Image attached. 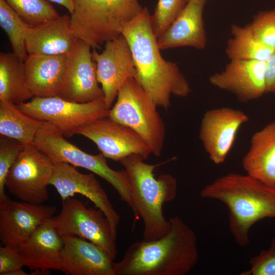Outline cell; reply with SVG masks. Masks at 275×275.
<instances>
[{
	"mask_svg": "<svg viewBox=\"0 0 275 275\" xmlns=\"http://www.w3.org/2000/svg\"><path fill=\"white\" fill-rule=\"evenodd\" d=\"M57 208L11 199L0 200V240L4 245L17 247L53 216Z\"/></svg>",
	"mask_w": 275,
	"mask_h": 275,
	"instance_id": "cell-15",
	"label": "cell"
},
{
	"mask_svg": "<svg viewBox=\"0 0 275 275\" xmlns=\"http://www.w3.org/2000/svg\"><path fill=\"white\" fill-rule=\"evenodd\" d=\"M186 3L185 0H158L150 16L151 27L157 38L178 16Z\"/></svg>",
	"mask_w": 275,
	"mask_h": 275,
	"instance_id": "cell-29",
	"label": "cell"
},
{
	"mask_svg": "<svg viewBox=\"0 0 275 275\" xmlns=\"http://www.w3.org/2000/svg\"><path fill=\"white\" fill-rule=\"evenodd\" d=\"M207 0H189L164 32L157 38L161 49L189 46L206 47L207 39L203 12Z\"/></svg>",
	"mask_w": 275,
	"mask_h": 275,
	"instance_id": "cell-20",
	"label": "cell"
},
{
	"mask_svg": "<svg viewBox=\"0 0 275 275\" xmlns=\"http://www.w3.org/2000/svg\"><path fill=\"white\" fill-rule=\"evenodd\" d=\"M266 62L230 60L225 69L211 75V85L233 94L237 99L246 102L266 93Z\"/></svg>",
	"mask_w": 275,
	"mask_h": 275,
	"instance_id": "cell-17",
	"label": "cell"
},
{
	"mask_svg": "<svg viewBox=\"0 0 275 275\" xmlns=\"http://www.w3.org/2000/svg\"><path fill=\"white\" fill-rule=\"evenodd\" d=\"M249 263L250 269L241 272L240 275H275V237L268 249L252 257Z\"/></svg>",
	"mask_w": 275,
	"mask_h": 275,
	"instance_id": "cell-32",
	"label": "cell"
},
{
	"mask_svg": "<svg viewBox=\"0 0 275 275\" xmlns=\"http://www.w3.org/2000/svg\"><path fill=\"white\" fill-rule=\"evenodd\" d=\"M150 95L134 78L127 80L110 109L108 117L135 131L150 148L152 154L160 156L166 136L164 124Z\"/></svg>",
	"mask_w": 275,
	"mask_h": 275,
	"instance_id": "cell-7",
	"label": "cell"
},
{
	"mask_svg": "<svg viewBox=\"0 0 275 275\" xmlns=\"http://www.w3.org/2000/svg\"><path fill=\"white\" fill-rule=\"evenodd\" d=\"M66 54H28L24 61L28 87L34 97L58 96L63 79Z\"/></svg>",
	"mask_w": 275,
	"mask_h": 275,
	"instance_id": "cell-23",
	"label": "cell"
},
{
	"mask_svg": "<svg viewBox=\"0 0 275 275\" xmlns=\"http://www.w3.org/2000/svg\"><path fill=\"white\" fill-rule=\"evenodd\" d=\"M249 25L260 41L275 51V9L259 12Z\"/></svg>",
	"mask_w": 275,
	"mask_h": 275,
	"instance_id": "cell-31",
	"label": "cell"
},
{
	"mask_svg": "<svg viewBox=\"0 0 275 275\" xmlns=\"http://www.w3.org/2000/svg\"><path fill=\"white\" fill-rule=\"evenodd\" d=\"M202 198L224 203L229 211V227L240 246L250 242L251 227L265 218H275V187L248 175L229 173L207 184Z\"/></svg>",
	"mask_w": 275,
	"mask_h": 275,
	"instance_id": "cell-3",
	"label": "cell"
},
{
	"mask_svg": "<svg viewBox=\"0 0 275 275\" xmlns=\"http://www.w3.org/2000/svg\"><path fill=\"white\" fill-rule=\"evenodd\" d=\"M62 237V271L71 275H114V260L100 247L76 236Z\"/></svg>",
	"mask_w": 275,
	"mask_h": 275,
	"instance_id": "cell-19",
	"label": "cell"
},
{
	"mask_svg": "<svg viewBox=\"0 0 275 275\" xmlns=\"http://www.w3.org/2000/svg\"><path fill=\"white\" fill-rule=\"evenodd\" d=\"M65 137L56 126L48 122H43L34 144L54 164L68 163L75 167L85 169L101 177L115 188L121 200L132 210L131 184L127 171L125 169L119 171L112 169L101 153L92 155L86 153Z\"/></svg>",
	"mask_w": 275,
	"mask_h": 275,
	"instance_id": "cell-6",
	"label": "cell"
},
{
	"mask_svg": "<svg viewBox=\"0 0 275 275\" xmlns=\"http://www.w3.org/2000/svg\"><path fill=\"white\" fill-rule=\"evenodd\" d=\"M0 25L8 36L12 52L19 59L24 61L28 55L26 35L30 27L5 0H0Z\"/></svg>",
	"mask_w": 275,
	"mask_h": 275,
	"instance_id": "cell-27",
	"label": "cell"
},
{
	"mask_svg": "<svg viewBox=\"0 0 275 275\" xmlns=\"http://www.w3.org/2000/svg\"><path fill=\"white\" fill-rule=\"evenodd\" d=\"M73 1L72 29L92 49L120 36L123 27L144 9L139 0Z\"/></svg>",
	"mask_w": 275,
	"mask_h": 275,
	"instance_id": "cell-5",
	"label": "cell"
},
{
	"mask_svg": "<svg viewBox=\"0 0 275 275\" xmlns=\"http://www.w3.org/2000/svg\"><path fill=\"white\" fill-rule=\"evenodd\" d=\"M54 166L34 143L24 145L8 173L5 187L22 201L42 204L49 198Z\"/></svg>",
	"mask_w": 275,
	"mask_h": 275,
	"instance_id": "cell-10",
	"label": "cell"
},
{
	"mask_svg": "<svg viewBox=\"0 0 275 275\" xmlns=\"http://www.w3.org/2000/svg\"><path fill=\"white\" fill-rule=\"evenodd\" d=\"M95 208L70 197L62 201L61 212L51 220L62 237L73 235L88 240L114 260L118 253L116 238L104 213Z\"/></svg>",
	"mask_w": 275,
	"mask_h": 275,
	"instance_id": "cell-9",
	"label": "cell"
},
{
	"mask_svg": "<svg viewBox=\"0 0 275 275\" xmlns=\"http://www.w3.org/2000/svg\"><path fill=\"white\" fill-rule=\"evenodd\" d=\"M63 237L51 218L40 226L24 242L16 247L23 263L31 271H62Z\"/></svg>",
	"mask_w": 275,
	"mask_h": 275,
	"instance_id": "cell-18",
	"label": "cell"
},
{
	"mask_svg": "<svg viewBox=\"0 0 275 275\" xmlns=\"http://www.w3.org/2000/svg\"><path fill=\"white\" fill-rule=\"evenodd\" d=\"M144 160L141 155L132 154L119 162L129 176L134 217L143 222V240H153L164 236L171 229L163 205L176 198L177 182L169 174L155 178L154 172L160 164H148Z\"/></svg>",
	"mask_w": 275,
	"mask_h": 275,
	"instance_id": "cell-4",
	"label": "cell"
},
{
	"mask_svg": "<svg viewBox=\"0 0 275 275\" xmlns=\"http://www.w3.org/2000/svg\"><path fill=\"white\" fill-rule=\"evenodd\" d=\"M242 165L246 174L275 187V122L253 134Z\"/></svg>",
	"mask_w": 275,
	"mask_h": 275,
	"instance_id": "cell-22",
	"label": "cell"
},
{
	"mask_svg": "<svg viewBox=\"0 0 275 275\" xmlns=\"http://www.w3.org/2000/svg\"><path fill=\"white\" fill-rule=\"evenodd\" d=\"M34 97L28 85L24 61L13 52L0 53V101L15 104Z\"/></svg>",
	"mask_w": 275,
	"mask_h": 275,
	"instance_id": "cell-24",
	"label": "cell"
},
{
	"mask_svg": "<svg viewBox=\"0 0 275 275\" xmlns=\"http://www.w3.org/2000/svg\"><path fill=\"white\" fill-rule=\"evenodd\" d=\"M248 121L249 117L244 112L229 107L210 109L204 113L199 139L214 163L225 162L239 130Z\"/></svg>",
	"mask_w": 275,
	"mask_h": 275,
	"instance_id": "cell-14",
	"label": "cell"
},
{
	"mask_svg": "<svg viewBox=\"0 0 275 275\" xmlns=\"http://www.w3.org/2000/svg\"><path fill=\"white\" fill-rule=\"evenodd\" d=\"M28 116L56 126L67 138L77 134L85 125L109 116L110 109L103 97L85 103L75 102L57 96L33 97L31 100L16 104Z\"/></svg>",
	"mask_w": 275,
	"mask_h": 275,
	"instance_id": "cell-8",
	"label": "cell"
},
{
	"mask_svg": "<svg viewBox=\"0 0 275 275\" xmlns=\"http://www.w3.org/2000/svg\"><path fill=\"white\" fill-rule=\"evenodd\" d=\"M21 111L16 104L0 101V134L23 145L33 144L43 124Z\"/></svg>",
	"mask_w": 275,
	"mask_h": 275,
	"instance_id": "cell-25",
	"label": "cell"
},
{
	"mask_svg": "<svg viewBox=\"0 0 275 275\" xmlns=\"http://www.w3.org/2000/svg\"><path fill=\"white\" fill-rule=\"evenodd\" d=\"M49 184L54 187L62 201L75 194L81 195L92 201L95 207L104 213L113 235L117 238L120 217L94 173H81L68 163H56Z\"/></svg>",
	"mask_w": 275,
	"mask_h": 275,
	"instance_id": "cell-16",
	"label": "cell"
},
{
	"mask_svg": "<svg viewBox=\"0 0 275 275\" xmlns=\"http://www.w3.org/2000/svg\"><path fill=\"white\" fill-rule=\"evenodd\" d=\"M30 27L56 19L60 15L45 0H5Z\"/></svg>",
	"mask_w": 275,
	"mask_h": 275,
	"instance_id": "cell-28",
	"label": "cell"
},
{
	"mask_svg": "<svg viewBox=\"0 0 275 275\" xmlns=\"http://www.w3.org/2000/svg\"><path fill=\"white\" fill-rule=\"evenodd\" d=\"M24 145L4 136L0 138V200L5 198V180L11 167Z\"/></svg>",
	"mask_w": 275,
	"mask_h": 275,
	"instance_id": "cell-30",
	"label": "cell"
},
{
	"mask_svg": "<svg viewBox=\"0 0 275 275\" xmlns=\"http://www.w3.org/2000/svg\"><path fill=\"white\" fill-rule=\"evenodd\" d=\"M24 266L22 261L15 247L4 245L0 248V275Z\"/></svg>",
	"mask_w": 275,
	"mask_h": 275,
	"instance_id": "cell-33",
	"label": "cell"
},
{
	"mask_svg": "<svg viewBox=\"0 0 275 275\" xmlns=\"http://www.w3.org/2000/svg\"><path fill=\"white\" fill-rule=\"evenodd\" d=\"M76 39L71 27L70 16L64 15L30 27L26 35V48L28 54H66Z\"/></svg>",
	"mask_w": 275,
	"mask_h": 275,
	"instance_id": "cell-21",
	"label": "cell"
},
{
	"mask_svg": "<svg viewBox=\"0 0 275 275\" xmlns=\"http://www.w3.org/2000/svg\"><path fill=\"white\" fill-rule=\"evenodd\" d=\"M77 134L94 143L106 158L116 161L132 154L146 160L152 154L150 148L135 131L108 116L81 127Z\"/></svg>",
	"mask_w": 275,
	"mask_h": 275,
	"instance_id": "cell-12",
	"label": "cell"
},
{
	"mask_svg": "<svg viewBox=\"0 0 275 275\" xmlns=\"http://www.w3.org/2000/svg\"><path fill=\"white\" fill-rule=\"evenodd\" d=\"M266 93H275V51L266 61Z\"/></svg>",
	"mask_w": 275,
	"mask_h": 275,
	"instance_id": "cell-34",
	"label": "cell"
},
{
	"mask_svg": "<svg viewBox=\"0 0 275 275\" xmlns=\"http://www.w3.org/2000/svg\"><path fill=\"white\" fill-rule=\"evenodd\" d=\"M91 47L77 38L66 54L65 71L58 97L70 101L85 103L103 97L98 85L96 65L92 57Z\"/></svg>",
	"mask_w": 275,
	"mask_h": 275,
	"instance_id": "cell-11",
	"label": "cell"
},
{
	"mask_svg": "<svg viewBox=\"0 0 275 275\" xmlns=\"http://www.w3.org/2000/svg\"><path fill=\"white\" fill-rule=\"evenodd\" d=\"M50 2L61 5L65 7L71 14L74 10L73 0H48Z\"/></svg>",
	"mask_w": 275,
	"mask_h": 275,
	"instance_id": "cell-35",
	"label": "cell"
},
{
	"mask_svg": "<svg viewBox=\"0 0 275 275\" xmlns=\"http://www.w3.org/2000/svg\"><path fill=\"white\" fill-rule=\"evenodd\" d=\"M171 227L164 236L136 241L123 258L114 262V275H185L199 258L197 236L181 218H170Z\"/></svg>",
	"mask_w": 275,
	"mask_h": 275,
	"instance_id": "cell-2",
	"label": "cell"
},
{
	"mask_svg": "<svg viewBox=\"0 0 275 275\" xmlns=\"http://www.w3.org/2000/svg\"><path fill=\"white\" fill-rule=\"evenodd\" d=\"M28 274H30V273H28L27 272H26L23 270L22 268H21L12 270L8 272L6 275H28Z\"/></svg>",
	"mask_w": 275,
	"mask_h": 275,
	"instance_id": "cell-36",
	"label": "cell"
},
{
	"mask_svg": "<svg viewBox=\"0 0 275 275\" xmlns=\"http://www.w3.org/2000/svg\"><path fill=\"white\" fill-rule=\"evenodd\" d=\"M92 57L96 65L97 77L101 86L105 105L110 109L123 84L136 75L129 44L121 35L106 41L101 52L93 49Z\"/></svg>",
	"mask_w": 275,
	"mask_h": 275,
	"instance_id": "cell-13",
	"label": "cell"
},
{
	"mask_svg": "<svg viewBox=\"0 0 275 275\" xmlns=\"http://www.w3.org/2000/svg\"><path fill=\"white\" fill-rule=\"evenodd\" d=\"M232 37L227 42L226 53L230 60H257L266 62L274 50L264 44L254 35L249 24H232Z\"/></svg>",
	"mask_w": 275,
	"mask_h": 275,
	"instance_id": "cell-26",
	"label": "cell"
},
{
	"mask_svg": "<svg viewBox=\"0 0 275 275\" xmlns=\"http://www.w3.org/2000/svg\"><path fill=\"white\" fill-rule=\"evenodd\" d=\"M146 7L127 23L121 34L127 40L133 58L135 79L157 106L168 109L172 95L187 97L189 85L177 65L164 60L153 32Z\"/></svg>",
	"mask_w": 275,
	"mask_h": 275,
	"instance_id": "cell-1",
	"label": "cell"
},
{
	"mask_svg": "<svg viewBox=\"0 0 275 275\" xmlns=\"http://www.w3.org/2000/svg\"><path fill=\"white\" fill-rule=\"evenodd\" d=\"M189 0H185L186 2L187 3V1H188Z\"/></svg>",
	"mask_w": 275,
	"mask_h": 275,
	"instance_id": "cell-37",
	"label": "cell"
}]
</instances>
